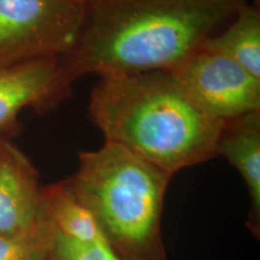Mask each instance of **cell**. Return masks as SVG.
<instances>
[{"instance_id":"6da1fadb","label":"cell","mask_w":260,"mask_h":260,"mask_svg":"<svg viewBox=\"0 0 260 260\" xmlns=\"http://www.w3.org/2000/svg\"><path fill=\"white\" fill-rule=\"evenodd\" d=\"M247 0H92L74 46L58 59L71 90L86 75L172 71L222 30Z\"/></svg>"},{"instance_id":"7a4b0ae2","label":"cell","mask_w":260,"mask_h":260,"mask_svg":"<svg viewBox=\"0 0 260 260\" xmlns=\"http://www.w3.org/2000/svg\"><path fill=\"white\" fill-rule=\"evenodd\" d=\"M88 115L105 141L171 176L216 157L224 124L198 105L171 71L99 77Z\"/></svg>"},{"instance_id":"3957f363","label":"cell","mask_w":260,"mask_h":260,"mask_svg":"<svg viewBox=\"0 0 260 260\" xmlns=\"http://www.w3.org/2000/svg\"><path fill=\"white\" fill-rule=\"evenodd\" d=\"M171 175L123 146L105 141L81 152L68 187L93 214L107 245L123 260H169L161 214Z\"/></svg>"},{"instance_id":"277c9868","label":"cell","mask_w":260,"mask_h":260,"mask_svg":"<svg viewBox=\"0 0 260 260\" xmlns=\"http://www.w3.org/2000/svg\"><path fill=\"white\" fill-rule=\"evenodd\" d=\"M84 10L80 0H0V69L65 56Z\"/></svg>"},{"instance_id":"5b68a950","label":"cell","mask_w":260,"mask_h":260,"mask_svg":"<svg viewBox=\"0 0 260 260\" xmlns=\"http://www.w3.org/2000/svg\"><path fill=\"white\" fill-rule=\"evenodd\" d=\"M171 73L198 105L219 121L260 111V80L219 52L203 46Z\"/></svg>"},{"instance_id":"8992f818","label":"cell","mask_w":260,"mask_h":260,"mask_svg":"<svg viewBox=\"0 0 260 260\" xmlns=\"http://www.w3.org/2000/svg\"><path fill=\"white\" fill-rule=\"evenodd\" d=\"M39 172L5 134L0 135V235L28 232L40 222Z\"/></svg>"},{"instance_id":"52a82bcc","label":"cell","mask_w":260,"mask_h":260,"mask_svg":"<svg viewBox=\"0 0 260 260\" xmlns=\"http://www.w3.org/2000/svg\"><path fill=\"white\" fill-rule=\"evenodd\" d=\"M71 94L61 82L58 59H42L0 69V133L6 135L22 110L47 111Z\"/></svg>"},{"instance_id":"ba28073f","label":"cell","mask_w":260,"mask_h":260,"mask_svg":"<svg viewBox=\"0 0 260 260\" xmlns=\"http://www.w3.org/2000/svg\"><path fill=\"white\" fill-rule=\"evenodd\" d=\"M217 155H223L245 181L251 209L247 226L260 239V111L225 121L217 141Z\"/></svg>"},{"instance_id":"9c48e42d","label":"cell","mask_w":260,"mask_h":260,"mask_svg":"<svg viewBox=\"0 0 260 260\" xmlns=\"http://www.w3.org/2000/svg\"><path fill=\"white\" fill-rule=\"evenodd\" d=\"M204 47L219 52L260 80V8L243 4L222 30L207 39Z\"/></svg>"},{"instance_id":"30bf717a","label":"cell","mask_w":260,"mask_h":260,"mask_svg":"<svg viewBox=\"0 0 260 260\" xmlns=\"http://www.w3.org/2000/svg\"><path fill=\"white\" fill-rule=\"evenodd\" d=\"M41 199L47 218L67 239L82 243L105 241L93 214L71 193L65 180L42 187Z\"/></svg>"},{"instance_id":"8fae6325","label":"cell","mask_w":260,"mask_h":260,"mask_svg":"<svg viewBox=\"0 0 260 260\" xmlns=\"http://www.w3.org/2000/svg\"><path fill=\"white\" fill-rule=\"evenodd\" d=\"M54 234L53 224L44 212L28 232L0 235V260H52Z\"/></svg>"},{"instance_id":"7c38bea8","label":"cell","mask_w":260,"mask_h":260,"mask_svg":"<svg viewBox=\"0 0 260 260\" xmlns=\"http://www.w3.org/2000/svg\"><path fill=\"white\" fill-rule=\"evenodd\" d=\"M56 230V228H54ZM52 260H123L105 241L82 243L67 239L56 230Z\"/></svg>"},{"instance_id":"4fadbf2b","label":"cell","mask_w":260,"mask_h":260,"mask_svg":"<svg viewBox=\"0 0 260 260\" xmlns=\"http://www.w3.org/2000/svg\"><path fill=\"white\" fill-rule=\"evenodd\" d=\"M80 2H83V3H88V2H92V0H80Z\"/></svg>"},{"instance_id":"5bb4252c","label":"cell","mask_w":260,"mask_h":260,"mask_svg":"<svg viewBox=\"0 0 260 260\" xmlns=\"http://www.w3.org/2000/svg\"><path fill=\"white\" fill-rule=\"evenodd\" d=\"M0 135H2V133H0Z\"/></svg>"}]
</instances>
